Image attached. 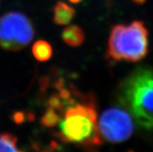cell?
Returning <instances> with one entry per match:
<instances>
[{"label": "cell", "mask_w": 153, "mask_h": 152, "mask_svg": "<svg viewBox=\"0 0 153 152\" xmlns=\"http://www.w3.org/2000/svg\"><path fill=\"white\" fill-rule=\"evenodd\" d=\"M32 53L37 61L45 62L51 58L53 50L48 42L40 40L33 44L32 47Z\"/></svg>", "instance_id": "8"}, {"label": "cell", "mask_w": 153, "mask_h": 152, "mask_svg": "<svg viewBox=\"0 0 153 152\" xmlns=\"http://www.w3.org/2000/svg\"><path fill=\"white\" fill-rule=\"evenodd\" d=\"M75 16V10L68 4L58 2L54 8L53 20L58 25H66L72 21Z\"/></svg>", "instance_id": "7"}, {"label": "cell", "mask_w": 153, "mask_h": 152, "mask_svg": "<svg viewBox=\"0 0 153 152\" xmlns=\"http://www.w3.org/2000/svg\"><path fill=\"white\" fill-rule=\"evenodd\" d=\"M17 138L11 133H0V151H19Z\"/></svg>", "instance_id": "9"}, {"label": "cell", "mask_w": 153, "mask_h": 152, "mask_svg": "<svg viewBox=\"0 0 153 152\" xmlns=\"http://www.w3.org/2000/svg\"><path fill=\"white\" fill-rule=\"evenodd\" d=\"M148 35L147 28L142 21L114 26L109 37L108 54L117 61H142L149 52Z\"/></svg>", "instance_id": "3"}, {"label": "cell", "mask_w": 153, "mask_h": 152, "mask_svg": "<svg viewBox=\"0 0 153 152\" xmlns=\"http://www.w3.org/2000/svg\"><path fill=\"white\" fill-rule=\"evenodd\" d=\"M14 120L17 123H20L24 120V116L23 114L21 113H17L14 115Z\"/></svg>", "instance_id": "11"}, {"label": "cell", "mask_w": 153, "mask_h": 152, "mask_svg": "<svg viewBox=\"0 0 153 152\" xmlns=\"http://www.w3.org/2000/svg\"><path fill=\"white\" fill-rule=\"evenodd\" d=\"M70 2H72V3L74 4H77V3H79L81 2L82 0H68Z\"/></svg>", "instance_id": "13"}, {"label": "cell", "mask_w": 153, "mask_h": 152, "mask_svg": "<svg viewBox=\"0 0 153 152\" xmlns=\"http://www.w3.org/2000/svg\"><path fill=\"white\" fill-rule=\"evenodd\" d=\"M131 1L134 3L138 4V5H142L146 2V0H131Z\"/></svg>", "instance_id": "12"}, {"label": "cell", "mask_w": 153, "mask_h": 152, "mask_svg": "<svg viewBox=\"0 0 153 152\" xmlns=\"http://www.w3.org/2000/svg\"><path fill=\"white\" fill-rule=\"evenodd\" d=\"M98 129L101 137L113 144L127 141L134 132L131 116L120 108H110L100 117Z\"/></svg>", "instance_id": "5"}, {"label": "cell", "mask_w": 153, "mask_h": 152, "mask_svg": "<svg viewBox=\"0 0 153 152\" xmlns=\"http://www.w3.org/2000/svg\"><path fill=\"white\" fill-rule=\"evenodd\" d=\"M93 102L90 101L68 106L59 122V132L57 134L62 141L91 149L101 145L102 137Z\"/></svg>", "instance_id": "2"}, {"label": "cell", "mask_w": 153, "mask_h": 152, "mask_svg": "<svg viewBox=\"0 0 153 152\" xmlns=\"http://www.w3.org/2000/svg\"><path fill=\"white\" fill-rule=\"evenodd\" d=\"M119 99L141 127L152 129V67H140L132 71L120 85Z\"/></svg>", "instance_id": "1"}, {"label": "cell", "mask_w": 153, "mask_h": 152, "mask_svg": "<svg viewBox=\"0 0 153 152\" xmlns=\"http://www.w3.org/2000/svg\"><path fill=\"white\" fill-rule=\"evenodd\" d=\"M30 19L19 12H9L0 17V47L9 51H18L30 44L34 37Z\"/></svg>", "instance_id": "4"}, {"label": "cell", "mask_w": 153, "mask_h": 152, "mask_svg": "<svg viewBox=\"0 0 153 152\" xmlns=\"http://www.w3.org/2000/svg\"><path fill=\"white\" fill-rule=\"evenodd\" d=\"M60 120V116L57 114L55 110L51 107H49L41 118V124L45 127H54Z\"/></svg>", "instance_id": "10"}, {"label": "cell", "mask_w": 153, "mask_h": 152, "mask_svg": "<svg viewBox=\"0 0 153 152\" xmlns=\"http://www.w3.org/2000/svg\"><path fill=\"white\" fill-rule=\"evenodd\" d=\"M62 38L68 46L79 47L83 43L85 34L81 27L76 25H72L63 30Z\"/></svg>", "instance_id": "6"}]
</instances>
